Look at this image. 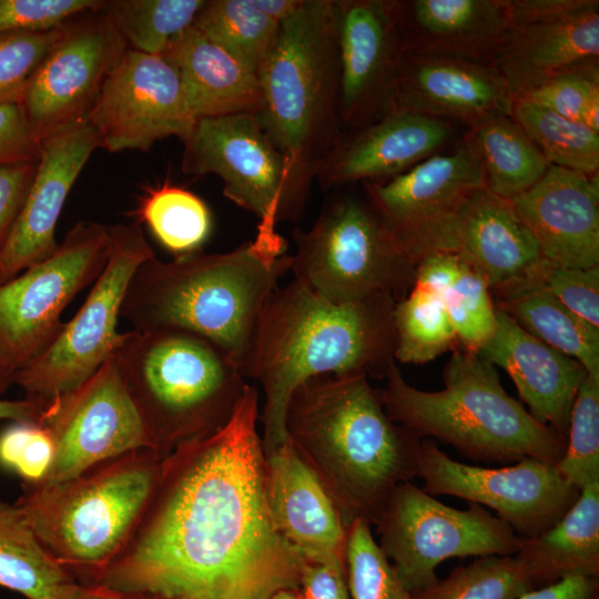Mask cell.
<instances>
[{"instance_id": "31", "label": "cell", "mask_w": 599, "mask_h": 599, "mask_svg": "<svg viewBox=\"0 0 599 599\" xmlns=\"http://www.w3.org/2000/svg\"><path fill=\"white\" fill-rule=\"evenodd\" d=\"M490 292L496 294V308L538 339L579 362L587 375L599 379V327L561 304L530 268Z\"/></svg>"}, {"instance_id": "35", "label": "cell", "mask_w": 599, "mask_h": 599, "mask_svg": "<svg viewBox=\"0 0 599 599\" xmlns=\"http://www.w3.org/2000/svg\"><path fill=\"white\" fill-rule=\"evenodd\" d=\"M278 23L253 0H206L192 26L257 75Z\"/></svg>"}, {"instance_id": "25", "label": "cell", "mask_w": 599, "mask_h": 599, "mask_svg": "<svg viewBox=\"0 0 599 599\" xmlns=\"http://www.w3.org/2000/svg\"><path fill=\"white\" fill-rule=\"evenodd\" d=\"M478 354L504 368L529 414L567 443L572 404L587 375L582 365L498 308L496 329Z\"/></svg>"}, {"instance_id": "10", "label": "cell", "mask_w": 599, "mask_h": 599, "mask_svg": "<svg viewBox=\"0 0 599 599\" xmlns=\"http://www.w3.org/2000/svg\"><path fill=\"white\" fill-rule=\"evenodd\" d=\"M182 142V171L217 175L224 196L257 217V233L302 216L316 167L280 150L255 113L199 119Z\"/></svg>"}, {"instance_id": "21", "label": "cell", "mask_w": 599, "mask_h": 599, "mask_svg": "<svg viewBox=\"0 0 599 599\" xmlns=\"http://www.w3.org/2000/svg\"><path fill=\"white\" fill-rule=\"evenodd\" d=\"M99 148L87 119L40 142L39 158L21 210L0 248V284L51 256L54 231L67 197L92 152Z\"/></svg>"}, {"instance_id": "34", "label": "cell", "mask_w": 599, "mask_h": 599, "mask_svg": "<svg viewBox=\"0 0 599 599\" xmlns=\"http://www.w3.org/2000/svg\"><path fill=\"white\" fill-rule=\"evenodd\" d=\"M485 187L511 201L534 186L550 164L511 115H496L468 129Z\"/></svg>"}, {"instance_id": "55", "label": "cell", "mask_w": 599, "mask_h": 599, "mask_svg": "<svg viewBox=\"0 0 599 599\" xmlns=\"http://www.w3.org/2000/svg\"><path fill=\"white\" fill-rule=\"evenodd\" d=\"M12 375L0 366V395L12 385Z\"/></svg>"}, {"instance_id": "32", "label": "cell", "mask_w": 599, "mask_h": 599, "mask_svg": "<svg viewBox=\"0 0 599 599\" xmlns=\"http://www.w3.org/2000/svg\"><path fill=\"white\" fill-rule=\"evenodd\" d=\"M416 285L438 295L460 347L478 353L497 325V308L483 275L459 253L440 252L416 268Z\"/></svg>"}, {"instance_id": "13", "label": "cell", "mask_w": 599, "mask_h": 599, "mask_svg": "<svg viewBox=\"0 0 599 599\" xmlns=\"http://www.w3.org/2000/svg\"><path fill=\"white\" fill-rule=\"evenodd\" d=\"M110 248L109 227L79 221L55 252L0 284V366L13 374L41 355L63 327L61 314L93 284Z\"/></svg>"}, {"instance_id": "2", "label": "cell", "mask_w": 599, "mask_h": 599, "mask_svg": "<svg viewBox=\"0 0 599 599\" xmlns=\"http://www.w3.org/2000/svg\"><path fill=\"white\" fill-rule=\"evenodd\" d=\"M396 300L377 295L335 304L293 278L267 297L240 367L264 392V454L287 440L285 414L294 390L324 375L384 379L395 362Z\"/></svg>"}, {"instance_id": "51", "label": "cell", "mask_w": 599, "mask_h": 599, "mask_svg": "<svg viewBox=\"0 0 599 599\" xmlns=\"http://www.w3.org/2000/svg\"><path fill=\"white\" fill-rule=\"evenodd\" d=\"M519 599H599V577L569 576L532 589Z\"/></svg>"}, {"instance_id": "22", "label": "cell", "mask_w": 599, "mask_h": 599, "mask_svg": "<svg viewBox=\"0 0 599 599\" xmlns=\"http://www.w3.org/2000/svg\"><path fill=\"white\" fill-rule=\"evenodd\" d=\"M514 97L491 63L403 51L394 109L469 129L496 115H511Z\"/></svg>"}, {"instance_id": "39", "label": "cell", "mask_w": 599, "mask_h": 599, "mask_svg": "<svg viewBox=\"0 0 599 599\" xmlns=\"http://www.w3.org/2000/svg\"><path fill=\"white\" fill-rule=\"evenodd\" d=\"M206 0H111L102 11L130 49L160 55L190 28Z\"/></svg>"}, {"instance_id": "46", "label": "cell", "mask_w": 599, "mask_h": 599, "mask_svg": "<svg viewBox=\"0 0 599 599\" xmlns=\"http://www.w3.org/2000/svg\"><path fill=\"white\" fill-rule=\"evenodd\" d=\"M530 273L568 309L599 327V265L566 267L540 258Z\"/></svg>"}, {"instance_id": "47", "label": "cell", "mask_w": 599, "mask_h": 599, "mask_svg": "<svg viewBox=\"0 0 599 599\" xmlns=\"http://www.w3.org/2000/svg\"><path fill=\"white\" fill-rule=\"evenodd\" d=\"M103 0H0V33L44 30L61 26Z\"/></svg>"}, {"instance_id": "1", "label": "cell", "mask_w": 599, "mask_h": 599, "mask_svg": "<svg viewBox=\"0 0 599 599\" xmlns=\"http://www.w3.org/2000/svg\"><path fill=\"white\" fill-rule=\"evenodd\" d=\"M258 402L247 384L223 425L163 457L136 529L94 583L151 599L298 592L307 560L270 514Z\"/></svg>"}, {"instance_id": "27", "label": "cell", "mask_w": 599, "mask_h": 599, "mask_svg": "<svg viewBox=\"0 0 599 599\" xmlns=\"http://www.w3.org/2000/svg\"><path fill=\"white\" fill-rule=\"evenodd\" d=\"M403 51L491 63L507 0H394Z\"/></svg>"}, {"instance_id": "6", "label": "cell", "mask_w": 599, "mask_h": 599, "mask_svg": "<svg viewBox=\"0 0 599 599\" xmlns=\"http://www.w3.org/2000/svg\"><path fill=\"white\" fill-rule=\"evenodd\" d=\"M112 357L163 456L223 425L247 385L232 355L185 331L121 333Z\"/></svg>"}, {"instance_id": "50", "label": "cell", "mask_w": 599, "mask_h": 599, "mask_svg": "<svg viewBox=\"0 0 599 599\" xmlns=\"http://www.w3.org/2000/svg\"><path fill=\"white\" fill-rule=\"evenodd\" d=\"M300 599H349L345 561H307L302 570Z\"/></svg>"}, {"instance_id": "41", "label": "cell", "mask_w": 599, "mask_h": 599, "mask_svg": "<svg viewBox=\"0 0 599 599\" xmlns=\"http://www.w3.org/2000/svg\"><path fill=\"white\" fill-rule=\"evenodd\" d=\"M344 561L349 599H415L379 548L366 520L357 518L348 526Z\"/></svg>"}, {"instance_id": "42", "label": "cell", "mask_w": 599, "mask_h": 599, "mask_svg": "<svg viewBox=\"0 0 599 599\" xmlns=\"http://www.w3.org/2000/svg\"><path fill=\"white\" fill-rule=\"evenodd\" d=\"M557 469L578 490L599 481V379L589 375L572 404L566 451Z\"/></svg>"}, {"instance_id": "3", "label": "cell", "mask_w": 599, "mask_h": 599, "mask_svg": "<svg viewBox=\"0 0 599 599\" xmlns=\"http://www.w3.org/2000/svg\"><path fill=\"white\" fill-rule=\"evenodd\" d=\"M285 428L346 528L357 518L375 525L393 489L417 477L422 438L388 417L365 374L301 384L288 400Z\"/></svg>"}, {"instance_id": "38", "label": "cell", "mask_w": 599, "mask_h": 599, "mask_svg": "<svg viewBox=\"0 0 599 599\" xmlns=\"http://www.w3.org/2000/svg\"><path fill=\"white\" fill-rule=\"evenodd\" d=\"M135 214L175 255L200 250L212 230V215L205 202L170 183L149 189Z\"/></svg>"}, {"instance_id": "8", "label": "cell", "mask_w": 599, "mask_h": 599, "mask_svg": "<svg viewBox=\"0 0 599 599\" xmlns=\"http://www.w3.org/2000/svg\"><path fill=\"white\" fill-rule=\"evenodd\" d=\"M336 0H303L278 23L257 72L260 124L284 153L313 165L343 135Z\"/></svg>"}, {"instance_id": "18", "label": "cell", "mask_w": 599, "mask_h": 599, "mask_svg": "<svg viewBox=\"0 0 599 599\" xmlns=\"http://www.w3.org/2000/svg\"><path fill=\"white\" fill-rule=\"evenodd\" d=\"M491 64L514 98L599 64V1L507 0V24Z\"/></svg>"}, {"instance_id": "33", "label": "cell", "mask_w": 599, "mask_h": 599, "mask_svg": "<svg viewBox=\"0 0 599 599\" xmlns=\"http://www.w3.org/2000/svg\"><path fill=\"white\" fill-rule=\"evenodd\" d=\"M79 585L45 549L22 509L0 500V587L27 599H68Z\"/></svg>"}, {"instance_id": "44", "label": "cell", "mask_w": 599, "mask_h": 599, "mask_svg": "<svg viewBox=\"0 0 599 599\" xmlns=\"http://www.w3.org/2000/svg\"><path fill=\"white\" fill-rule=\"evenodd\" d=\"M60 33V26L0 33V104L21 103Z\"/></svg>"}, {"instance_id": "52", "label": "cell", "mask_w": 599, "mask_h": 599, "mask_svg": "<svg viewBox=\"0 0 599 599\" xmlns=\"http://www.w3.org/2000/svg\"><path fill=\"white\" fill-rule=\"evenodd\" d=\"M45 404L24 397L23 399H0V420H33L40 422Z\"/></svg>"}, {"instance_id": "30", "label": "cell", "mask_w": 599, "mask_h": 599, "mask_svg": "<svg viewBox=\"0 0 599 599\" xmlns=\"http://www.w3.org/2000/svg\"><path fill=\"white\" fill-rule=\"evenodd\" d=\"M516 556L536 588L569 576L599 577V481L583 487L548 530L522 539Z\"/></svg>"}, {"instance_id": "36", "label": "cell", "mask_w": 599, "mask_h": 599, "mask_svg": "<svg viewBox=\"0 0 599 599\" xmlns=\"http://www.w3.org/2000/svg\"><path fill=\"white\" fill-rule=\"evenodd\" d=\"M394 359L425 364L460 347L443 302L433 291L416 285L393 309Z\"/></svg>"}, {"instance_id": "17", "label": "cell", "mask_w": 599, "mask_h": 599, "mask_svg": "<svg viewBox=\"0 0 599 599\" xmlns=\"http://www.w3.org/2000/svg\"><path fill=\"white\" fill-rule=\"evenodd\" d=\"M102 6L60 26V37L20 103L40 142L87 118L129 48Z\"/></svg>"}, {"instance_id": "24", "label": "cell", "mask_w": 599, "mask_h": 599, "mask_svg": "<svg viewBox=\"0 0 599 599\" xmlns=\"http://www.w3.org/2000/svg\"><path fill=\"white\" fill-rule=\"evenodd\" d=\"M510 202L544 261L579 268L599 265L598 173L550 165L534 186Z\"/></svg>"}, {"instance_id": "53", "label": "cell", "mask_w": 599, "mask_h": 599, "mask_svg": "<svg viewBox=\"0 0 599 599\" xmlns=\"http://www.w3.org/2000/svg\"><path fill=\"white\" fill-rule=\"evenodd\" d=\"M68 599H151L141 595L119 591L102 585H79Z\"/></svg>"}, {"instance_id": "23", "label": "cell", "mask_w": 599, "mask_h": 599, "mask_svg": "<svg viewBox=\"0 0 599 599\" xmlns=\"http://www.w3.org/2000/svg\"><path fill=\"white\" fill-rule=\"evenodd\" d=\"M454 123L394 109L380 120L342 135L317 163L323 190L396 176L457 142Z\"/></svg>"}, {"instance_id": "43", "label": "cell", "mask_w": 599, "mask_h": 599, "mask_svg": "<svg viewBox=\"0 0 599 599\" xmlns=\"http://www.w3.org/2000/svg\"><path fill=\"white\" fill-rule=\"evenodd\" d=\"M516 98L599 132V64L565 72Z\"/></svg>"}, {"instance_id": "49", "label": "cell", "mask_w": 599, "mask_h": 599, "mask_svg": "<svg viewBox=\"0 0 599 599\" xmlns=\"http://www.w3.org/2000/svg\"><path fill=\"white\" fill-rule=\"evenodd\" d=\"M38 160L0 166V248L30 189Z\"/></svg>"}, {"instance_id": "26", "label": "cell", "mask_w": 599, "mask_h": 599, "mask_svg": "<svg viewBox=\"0 0 599 599\" xmlns=\"http://www.w3.org/2000/svg\"><path fill=\"white\" fill-rule=\"evenodd\" d=\"M265 489L277 531L307 561L344 560L347 528L288 438L265 455Z\"/></svg>"}, {"instance_id": "37", "label": "cell", "mask_w": 599, "mask_h": 599, "mask_svg": "<svg viewBox=\"0 0 599 599\" xmlns=\"http://www.w3.org/2000/svg\"><path fill=\"white\" fill-rule=\"evenodd\" d=\"M511 116L550 165L598 173L599 132L520 98H514Z\"/></svg>"}, {"instance_id": "28", "label": "cell", "mask_w": 599, "mask_h": 599, "mask_svg": "<svg viewBox=\"0 0 599 599\" xmlns=\"http://www.w3.org/2000/svg\"><path fill=\"white\" fill-rule=\"evenodd\" d=\"M160 55L176 70L195 120L261 110L257 75L193 26Z\"/></svg>"}, {"instance_id": "40", "label": "cell", "mask_w": 599, "mask_h": 599, "mask_svg": "<svg viewBox=\"0 0 599 599\" xmlns=\"http://www.w3.org/2000/svg\"><path fill=\"white\" fill-rule=\"evenodd\" d=\"M532 589L536 586L516 555H490L456 567L447 578L413 595L415 599H519Z\"/></svg>"}, {"instance_id": "4", "label": "cell", "mask_w": 599, "mask_h": 599, "mask_svg": "<svg viewBox=\"0 0 599 599\" xmlns=\"http://www.w3.org/2000/svg\"><path fill=\"white\" fill-rule=\"evenodd\" d=\"M287 242L256 233L224 253L201 248L143 262L126 287L120 317L136 331L177 329L200 335L232 355L238 365L260 313L290 272Z\"/></svg>"}, {"instance_id": "45", "label": "cell", "mask_w": 599, "mask_h": 599, "mask_svg": "<svg viewBox=\"0 0 599 599\" xmlns=\"http://www.w3.org/2000/svg\"><path fill=\"white\" fill-rule=\"evenodd\" d=\"M54 445L48 429L39 422L17 420L0 433V465L35 485L48 474Z\"/></svg>"}, {"instance_id": "12", "label": "cell", "mask_w": 599, "mask_h": 599, "mask_svg": "<svg viewBox=\"0 0 599 599\" xmlns=\"http://www.w3.org/2000/svg\"><path fill=\"white\" fill-rule=\"evenodd\" d=\"M375 525L379 548L412 593L438 581L436 568L444 560L514 556L522 542L483 506L449 507L412 481L393 489Z\"/></svg>"}, {"instance_id": "20", "label": "cell", "mask_w": 599, "mask_h": 599, "mask_svg": "<svg viewBox=\"0 0 599 599\" xmlns=\"http://www.w3.org/2000/svg\"><path fill=\"white\" fill-rule=\"evenodd\" d=\"M342 132L394 110L403 45L394 0H336Z\"/></svg>"}, {"instance_id": "29", "label": "cell", "mask_w": 599, "mask_h": 599, "mask_svg": "<svg viewBox=\"0 0 599 599\" xmlns=\"http://www.w3.org/2000/svg\"><path fill=\"white\" fill-rule=\"evenodd\" d=\"M456 252L483 275L490 290L524 275L541 258L511 202L486 187L475 192L459 214Z\"/></svg>"}, {"instance_id": "15", "label": "cell", "mask_w": 599, "mask_h": 599, "mask_svg": "<svg viewBox=\"0 0 599 599\" xmlns=\"http://www.w3.org/2000/svg\"><path fill=\"white\" fill-rule=\"evenodd\" d=\"M39 423L52 437L54 457L47 476L29 486L71 479L134 450L158 451L113 357L79 387L45 404Z\"/></svg>"}, {"instance_id": "19", "label": "cell", "mask_w": 599, "mask_h": 599, "mask_svg": "<svg viewBox=\"0 0 599 599\" xmlns=\"http://www.w3.org/2000/svg\"><path fill=\"white\" fill-rule=\"evenodd\" d=\"M85 119L99 148L109 152L148 151L170 136L184 140L196 121L176 70L161 55L129 48Z\"/></svg>"}, {"instance_id": "16", "label": "cell", "mask_w": 599, "mask_h": 599, "mask_svg": "<svg viewBox=\"0 0 599 599\" xmlns=\"http://www.w3.org/2000/svg\"><path fill=\"white\" fill-rule=\"evenodd\" d=\"M417 477L432 496H454L494 509L521 539L548 530L580 495L547 461L527 457L484 468L454 460L428 438L422 439Z\"/></svg>"}, {"instance_id": "54", "label": "cell", "mask_w": 599, "mask_h": 599, "mask_svg": "<svg viewBox=\"0 0 599 599\" xmlns=\"http://www.w3.org/2000/svg\"><path fill=\"white\" fill-rule=\"evenodd\" d=\"M303 0H253L255 7L277 22L292 16Z\"/></svg>"}, {"instance_id": "5", "label": "cell", "mask_w": 599, "mask_h": 599, "mask_svg": "<svg viewBox=\"0 0 599 599\" xmlns=\"http://www.w3.org/2000/svg\"><path fill=\"white\" fill-rule=\"evenodd\" d=\"M384 379L379 395L392 420L469 459L516 463L529 457L557 466L566 451V443L504 389L496 366L478 353L455 349L440 390L412 386L396 362Z\"/></svg>"}, {"instance_id": "9", "label": "cell", "mask_w": 599, "mask_h": 599, "mask_svg": "<svg viewBox=\"0 0 599 599\" xmlns=\"http://www.w3.org/2000/svg\"><path fill=\"white\" fill-rule=\"evenodd\" d=\"M290 272L322 298L345 304L377 295L405 297L415 263L398 245L366 197L338 194L308 230L295 229Z\"/></svg>"}, {"instance_id": "14", "label": "cell", "mask_w": 599, "mask_h": 599, "mask_svg": "<svg viewBox=\"0 0 599 599\" xmlns=\"http://www.w3.org/2000/svg\"><path fill=\"white\" fill-rule=\"evenodd\" d=\"M362 185L385 227L417 266L433 254L456 252L459 214L485 187V180L467 131L449 151L390 179Z\"/></svg>"}, {"instance_id": "11", "label": "cell", "mask_w": 599, "mask_h": 599, "mask_svg": "<svg viewBox=\"0 0 599 599\" xmlns=\"http://www.w3.org/2000/svg\"><path fill=\"white\" fill-rule=\"evenodd\" d=\"M109 234L106 263L79 311L41 355L13 374L12 383L26 397L48 404L79 387L112 357L126 287L155 253L138 222L109 226Z\"/></svg>"}, {"instance_id": "7", "label": "cell", "mask_w": 599, "mask_h": 599, "mask_svg": "<svg viewBox=\"0 0 599 599\" xmlns=\"http://www.w3.org/2000/svg\"><path fill=\"white\" fill-rule=\"evenodd\" d=\"M163 457L139 449L54 485H23L16 504L45 549L79 583L92 585L131 539Z\"/></svg>"}, {"instance_id": "48", "label": "cell", "mask_w": 599, "mask_h": 599, "mask_svg": "<svg viewBox=\"0 0 599 599\" xmlns=\"http://www.w3.org/2000/svg\"><path fill=\"white\" fill-rule=\"evenodd\" d=\"M39 150L20 103L0 104V166L35 161Z\"/></svg>"}, {"instance_id": "56", "label": "cell", "mask_w": 599, "mask_h": 599, "mask_svg": "<svg viewBox=\"0 0 599 599\" xmlns=\"http://www.w3.org/2000/svg\"><path fill=\"white\" fill-rule=\"evenodd\" d=\"M271 599H300L298 592L291 589L277 591Z\"/></svg>"}]
</instances>
